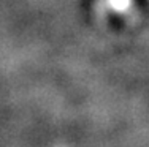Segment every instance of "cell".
<instances>
[{
	"label": "cell",
	"mask_w": 149,
	"mask_h": 147,
	"mask_svg": "<svg viewBox=\"0 0 149 147\" xmlns=\"http://www.w3.org/2000/svg\"><path fill=\"white\" fill-rule=\"evenodd\" d=\"M133 0H106V5L114 13H125L130 10Z\"/></svg>",
	"instance_id": "cell-1"
}]
</instances>
